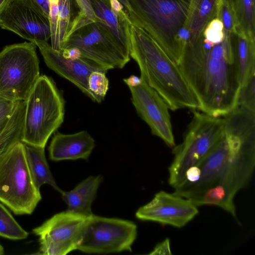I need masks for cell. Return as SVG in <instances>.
Here are the masks:
<instances>
[{"label":"cell","instance_id":"cell-1","mask_svg":"<svg viewBox=\"0 0 255 255\" xmlns=\"http://www.w3.org/2000/svg\"><path fill=\"white\" fill-rule=\"evenodd\" d=\"M224 132L196 166L198 180L179 186L174 193L197 207L215 206L237 220L234 199L250 182L255 166V112L236 107L224 116Z\"/></svg>","mask_w":255,"mask_h":255},{"label":"cell","instance_id":"cell-2","mask_svg":"<svg viewBox=\"0 0 255 255\" xmlns=\"http://www.w3.org/2000/svg\"><path fill=\"white\" fill-rule=\"evenodd\" d=\"M234 36L225 33L222 42L214 43L202 34L186 44L178 64L199 110L214 117H224L237 106L241 83Z\"/></svg>","mask_w":255,"mask_h":255},{"label":"cell","instance_id":"cell-3","mask_svg":"<svg viewBox=\"0 0 255 255\" xmlns=\"http://www.w3.org/2000/svg\"><path fill=\"white\" fill-rule=\"evenodd\" d=\"M130 57L137 64L140 77L155 90L172 111L199 110V104L178 65L145 30L129 25Z\"/></svg>","mask_w":255,"mask_h":255},{"label":"cell","instance_id":"cell-4","mask_svg":"<svg viewBox=\"0 0 255 255\" xmlns=\"http://www.w3.org/2000/svg\"><path fill=\"white\" fill-rule=\"evenodd\" d=\"M130 22L149 34L178 65L183 52L178 33L190 0H128Z\"/></svg>","mask_w":255,"mask_h":255},{"label":"cell","instance_id":"cell-5","mask_svg":"<svg viewBox=\"0 0 255 255\" xmlns=\"http://www.w3.org/2000/svg\"><path fill=\"white\" fill-rule=\"evenodd\" d=\"M65 103L53 80L40 75L26 101L21 141L45 147L64 121Z\"/></svg>","mask_w":255,"mask_h":255},{"label":"cell","instance_id":"cell-6","mask_svg":"<svg viewBox=\"0 0 255 255\" xmlns=\"http://www.w3.org/2000/svg\"><path fill=\"white\" fill-rule=\"evenodd\" d=\"M225 126L224 117L193 112L182 142L172 151L168 183L173 189L183 181L186 171L198 164L211 151L222 136Z\"/></svg>","mask_w":255,"mask_h":255},{"label":"cell","instance_id":"cell-7","mask_svg":"<svg viewBox=\"0 0 255 255\" xmlns=\"http://www.w3.org/2000/svg\"><path fill=\"white\" fill-rule=\"evenodd\" d=\"M41 200L28 166L23 143L17 142L0 161V202L16 215H30Z\"/></svg>","mask_w":255,"mask_h":255},{"label":"cell","instance_id":"cell-8","mask_svg":"<svg viewBox=\"0 0 255 255\" xmlns=\"http://www.w3.org/2000/svg\"><path fill=\"white\" fill-rule=\"evenodd\" d=\"M36 45L24 42L5 46L0 52V97L26 101L39 76Z\"/></svg>","mask_w":255,"mask_h":255},{"label":"cell","instance_id":"cell-9","mask_svg":"<svg viewBox=\"0 0 255 255\" xmlns=\"http://www.w3.org/2000/svg\"><path fill=\"white\" fill-rule=\"evenodd\" d=\"M76 48L81 57L93 61L108 70L123 68L129 61L114 38L99 22L76 30L64 41L62 50Z\"/></svg>","mask_w":255,"mask_h":255},{"label":"cell","instance_id":"cell-10","mask_svg":"<svg viewBox=\"0 0 255 255\" xmlns=\"http://www.w3.org/2000/svg\"><path fill=\"white\" fill-rule=\"evenodd\" d=\"M136 236L137 226L133 222L93 214L77 250L89 254L131 251Z\"/></svg>","mask_w":255,"mask_h":255},{"label":"cell","instance_id":"cell-11","mask_svg":"<svg viewBox=\"0 0 255 255\" xmlns=\"http://www.w3.org/2000/svg\"><path fill=\"white\" fill-rule=\"evenodd\" d=\"M89 217L66 210L54 215L33 229V233L39 238L38 254L65 255L77 250Z\"/></svg>","mask_w":255,"mask_h":255},{"label":"cell","instance_id":"cell-12","mask_svg":"<svg viewBox=\"0 0 255 255\" xmlns=\"http://www.w3.org/2000/svg\"><path fill=\"white\" fill-rule=\"evenodd\" d=\"M132 103L152 134L169 147L175 146L168 107L157 92L143 80L138 86L128 87Z\"/></svg>","mask_w":255,"mask_h":255},{"label":"cell","instance_id":"cell-13","mask_svg":"<svg viewBox=\"0 0 255 255\" xmlns=\"http://www.w3.org/2000/svg\"><path fill=\"white\" fill-rule=\"evenodd\" d=\"M198 213V207L189 200L173 192L160 191L150 202L137 210L135 216L142 221L181 228Z\"/></svg>","mask_w":255,"mask_h":255},{"label":"cell","instance_id":"cell-14","mask_svg":"<svg viewBox=\"0 0 255 255\" xmlns=\"http://www.w3.org/2000/svg\"><path fill=\"white\" fill-rule=\"evenodd\" d=\"M33 43L39 48L49 68L72 83L94 102H102V99L89 90L88 79L94 71L107 73L108 71L107 68L82 57L76 59L65 58L61 51L53 49L47 41H37Z\"/></svg>","mask_w":255,"mask_h":255},{"label":"cell","instance_id":"cell-15","mask_svg":"<svg viewBox=\"0 0 255 255\" xmlns=\"http://www.w3.org/2000/svg\"><path fill=\"white\" fill-rule=\"evenodd\" d=\"M0 27L32 43L50 38L49 18L27 0H13L0 16Z\"/></svg>","mask_w":255,"mask_h":255},{"label":"cell","instance_id":"cell-16","mask_svg":"<svg viewBox=\"0 0 255 255\" xmlns=\"http://www.w3.org/2000/svg\"><path fill=\"white\" fill-rule=\"evenodd\" d=\"M97 22L110 32L125 55L130 58V20L127 12L117 0H89Z\"/></svg>","mask_w":255,"mask_h":255},{"label":"cell","instance_id":"cell-17","mask_svg":"<svg viewBox=\"0 0 255 255\" xmlns=\"http://www.w3.org/2000/svg\"><path fill=\"white\" fill-rule=\"evenodd\" d=\"M95 146L94 139L86 130L72 134L56 133L48 147L49 158L55 161L87 160Z\"/></svg>","mask_w":255,"mask_h":255},{"label":"cell","instance_id":"cell-18","mask_svg":"<svg viewBox=\"0 0 255 255\" xmlns=\"http://www.w3.org/2000/svg\"><path fill=\"white\" fill-rule=\"evenodd\" d=\"M103 181L101 175L91 176L69 191H63V200L67 205V211L87 217L91 216V206L98 189Z\"/></svg>","mask_w":255,"mask_h":255},{"label":"cell","instance_id":"cell-19","mask_svg":"<svg viewBox=\"0 0 255 255\" xmlns=\"http://www.w3.org/2000/svg\"><path fill=\"white\" fill-rule=\"evenodd\" d=\"M218 0H190L187 15L184 25L190 34L188 43H194L200 38L207 24L215 18Z\"/></svg>","mask_w":255,"mask_h":255},{"label":"cell","instance_id":"cell-20","mask_svg":"<svg viewBox=\"0 0 255 255\" xmlns=\"http://www.w3.org/2000/svg\"><path fill=\"white\" fill-rule=\"evenodd\" d=\"M23 143L29 169L36 188L40 190L42 185L48 184L62 193L63 191L57 185L50 170L45 155V147Z\"/></svg>","mask_w":255,"mask_h":255},{"label":"cell","instance_id":"cell-21","mask_svg":"<svg viewBox=\"0 0 255 255\" xmlns=\"http://www.w3.org/2000/svg\"><path fill=\"white\" fill-rule=\"evenodd\" d=\"M234 41L241 87L255 75V36L237 32Z\"/></svg>","mask_w":255,"mask_h":255},{"label":"cell","instance_id":"cell-22","mask_svg":"<svg viewBox=\"0 0 255 255\" xmlns=\"http://www.w3.org/2000/svg\"><path fill=\"white\" fill-rule=\"evenodd\" d=\"M79 12L77 0H58L57 26L51 46L56 50H61L63 42L68 36L74 20Z\"/></svg>","mask_w":255,"mask_h":255},{"label":"cell","instance_id":"cell-23","mask_svg":"<svg viewBox=\"0 0 255 255\" xmlns=\"http://www.w3.org/2000/svg\"><path fill=\"white\" fill-rule=\"evenodd\" d=\"M25 106L17 103L5 128L0 135V161L23 136Z\"/></svg>","mask_w":255,"mask_h":255},{"label":"cell","instance_id":"cell-24","mask_svg":"<svg viewBox=\"0 0 255 255\" xmlns=\"http://www.w3.org/2000/svg\"><path fill=\"white\" fill-rule=\"evenodd\" d=\"M232 1L236 18L237 33L255 36V0Z\"/></svg>","mask_w":255,"mask_h":255},{"label":"cell","instance_id":"cell-25","mask_svg":"<svg viewBox=\"0 0 255 255\" xmlns=\"http://www.w3.org/2000/svg\"><path fill=\"white\" fill-rule=\"evenodd\" d=\"M28 234L0 202V236L9 240H19L26 239Z\"/></svg>","mask_w":255,"mask_h":255},{"label":"cell","instance_id":"cell-26","mask_svg":"<svg viewBox=\"0 0 255 255\" xmlns=\"http://www.w3.org/2000/svg\"><path fill=\"white\" fill-rule=\"evenodd\" d=\"M215 17L222 22L225 33L236 34V18L232 0H218Z\"/></svg>","mask_w":255,"mask_h":255},{"label":"cell","instance_id":"cell-27","mask_svg":"<svg viewBox=\"0 0 255 255\" xmlns=\"http://www.w3.org/2000/svg\"><path fill=\"white\" fill-rule=\"evenodd\" d=\"M237 106L242 107L255 112V75L241 86Z\"/></svg>","mask_w":255,"mask_h":255},{"label":"cell","instance_id":"cell-28","mask_svg":"<svg viewBox=\"0 0 255 255\" xmlns=\"http://www.w3.org/2000/svg\"><path fill=\"white\" fill-rule=\"evenodd\" d=\"M105 72L94 71L89 76L88 85L89 90L96 96L104 100L109 90V80Z\"/></svg>","mask_w":255,"mask_h":255},{"label":"cell","instance_id":"cell-29","mask_svg":"<svg viewBox=\"0 0 255 255\" xmlns=\"http://www.w3.org/2000/svg\"><path fill=\"white\" fill-rule=\"evenodd\" d=\"M203 36L214 43L222 42L225 36V32L221 21L216 17L212 19L205 27Z\"/></svg>","mask_w":255,"mask_h":255},{"label":"cell","instance_id":"cell-30","mask_svg":"<svg viewBox=\"0 0 255 255\" xmlns=\"http://www.w3.org/2000/svg\"><path fill=\"white\" fill-rule=\"evenodd\" d=\"M15 102L0 97V135L13 113Z\"/></svg>","mask_w":255,"mask_h":255},{"label":"cell","instance_id":"cell-31","mask_svg":"<svg viewBox=\"0 0 255 255\" xmlns=\"http://www.w3.org/2000/svg\"><path fill=\"white\" fill-rule=\"evenodd\" d=\"M148 254L150 255H172L169 239L166 238L157 244L153 250Z\"/></svg>","mask_w":255,"mask_h":255},{"label":"cell","instance_id":"cell-32","mask_svg":"<svg viewBox=\"0 0 255 255\" xmlns=\"http://www.w3.org/2000/svg\"><path fill=\"white\" fill-rule=\"evenodd\" d=\"M39 12L49 18L48 0H27Z\"/></svg>","mask_w":255,"mask_h":255},{"label":"cell","instance_id":"cell-33","mask_svg":"<svg viewBox=\"0 0 255 255\" xmlns=\"http://www.w3.org/2000/svg\"><path fill=\"white\" fill-rule=\"evenodd\" d=\"M60 51L62 55L68 59H76L81 57L80 51L76 48H67Z\"/></svg>","mask_w":255,"mask_h":255},{"label":"cell","instance_id":"cell-34","mask_svg":"<svg viewBox=\"0 0 255 255\" xmlns=\"http://www.w3.org/2000/svg\"><path fill=\"white\" fill-rule=\"evenodd\" d=\"M123 80L128 87H131L138 86L142 82V80L141 77L134 75H130L129 77L124 79Z\"/></svg>","mask_w":255,"mask_h":255},{"label":"cell","instance_id":"cell-35","mask_svg":"<svg viewBox=\"0 0 255 255\" xmlns=\"http://www.w3.org/2000/svg\"><path fill=\"white\" fill-rule=\"evenodd\" d=\"M12 0H0V16L6 7Z\"/></svg>","mask_w":255,"mask_h":255},{"label":"cell","instance_id":"cell-36","mask_svg":"<svg viewBox=\"0 0 255 255\" xmlns=\"http://www.w3.org/2000/svg\"><path fill=\"white\" fill-rule=\"evenodd\" d=\"M124 6L125 10L128 13L130 10V6L128 0H117Z\"/></svg>","mask_w":255,"mask_h":255},{"label":"cell","instance_id":"cell-37","mask_svg":"<svg viewBox=\"0 0 255 255\" xmlns=\"http://www.w3.org/2000/svg\"><path fill=\"white\" fill-rule=\"evenodd\" d=\"M4 253V249L0 243V255H2Z\"/></svg>","mask_w":255,"mask_h":255}]
</instances>
